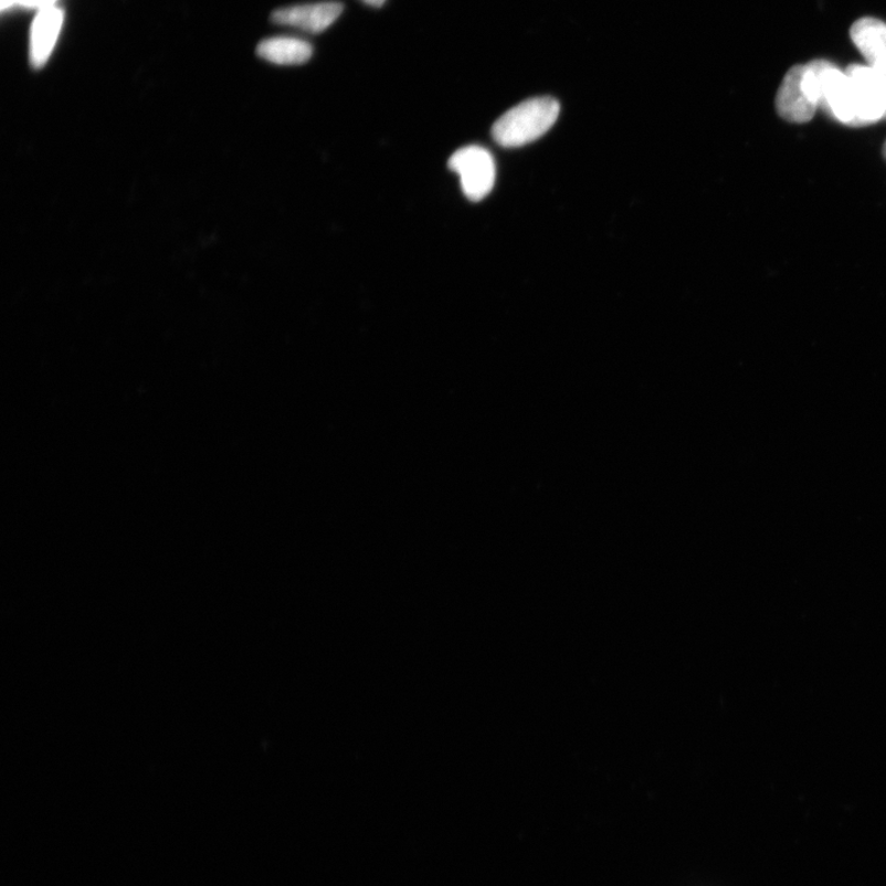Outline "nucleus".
Returning <instances> with one entry per match:
<instances>
[{
    "label": "nucleus",
    "instance_id": "1",
    "mask_svg": "<svg viewBox=\"0 0 886 886\" xmlns=\"http://www.w3.org/2000/svg\"><path fill=\"white\" fill-rule=\"evenodd\" d=\"M560 105L552 97H536L513 107L493 126L495 143L516 148L546 135L557 122Z\"/></svg>",
    "mask_w": 886,
    "mask_h": 886
},
{
    "label": "nucleus",
    "instance_id": "2",
    "mask_svg": "<svg viewBox=\"0 0 886 886\" xmlns=\"http://www.w3.org/2000/svg\"><path fill=\"white\" fill-rule=\"evenodd\" d=\"M809 66L815 75L819 105L836 122L861 127L859 96L848 73L827 61L810 62Z\"/></svg>",
    "mask_w": 886,
    "mask_h": 886
},
{
    "label": "nucleus",
    "instance_id": "7",
    "mask_svg": "<svg viewBox=\"0 0 886 886\" xmlns=\"http://www.w3.org/2000/svg\"><path fill=\"white\" fill-rule=\"evenodd\" d=\"M851 39L867 66L886 73V24L877 18H862L851 28Z\"/></svg>",
    "mask_w": 886,
    "mask_h": 886
},
{
    "label": "nucleus",
    "instance_id": "4",
    "mask_svg": "<svg viewBox=\"0 0 886 886\" xmlns=\"http://www.w3.org/2000/svg\"><path fill=\"white\" fill-rule=\"evenodd\" d=\"M805 66H795L785 74L778 89L776 106L784 120L793 124H805L814 117L819 103L809 92L804 81Z\"/></svg>",
    "mask_w": 886,
    "mask_h": 886
},
{
    "label": "nucleus",
    "instance_id": "9",
    "mask_svg": "<svg viewBox=\"0 0 886 886\" xmlns=\"http://www.w3.org/2000/svg\"><path fill=\"white\" fill-rule=\"evenodd\" d=\"M56 0H17V4L30 8V9H42L50 6H55Z\"/></svg>",
    "mask_w": 886,
    "mask_h": 886
},
{
    "label": "nucleus",
    "instance_id": "11",
    "mask_svg": "<svg viewBox=\"0 0 886 886\" xmlns=\"http://www.w3.org/2000/svg\"><path fill=\"white\" fill-rule=\"evenodd\" d=\"M15 4H17V0H2V9L3 10H7L8 8L13 7Z\"/></svg>",
    "mask_w": 886,
    "mask_h": 886
},
{
    "label": "nucleus",
    "instance_id": "12",
    "mask_svg": "<svg viewBox=\"0 0 886 886\" xmlns=\"http://www.w3.org/2000/svg\"><path fill=\"white\" fill-rule=\"evenodd\" d=\"M884 157L886 159V143H885V146H884Z\"/></svg>",
    "mask_w": 886,
    "mask_h": 886
},
{
    "label": "nucleus",
    "instance_id": "6",
    "mask_svg": "<svg viewBox=\"0 0 886 886\" xmlns=\"http://www.w3.org/2000/svg\"><path fill=\"white\" fill-rule=\"evenodd\" d=\"M64 13L57 6L39 10L32 23L30 61L32 67L40 70L48 63L62 30Z\"/></svg>",
    "mask_w": 886,
    "mask_h": 886
},
{
    "label": "nucleus",
    "instance_id": "8",
    "mask_svg": "<svg viewBox=\"0 0 886 886\" xmlns=\"http://www.w3.org/2000/svg\"><path fill=\"white\" fill-rule=\"evenodd\" d=\"M257 55L279 66H296L310 60L313 46L299 38L276 36L259 43Z\"/></svg>",
    "mask_w": 886,
    "mask_h": 886
},
{
    "label": "nucleus",
    "instance_id": "10",
    "mask_svg": "<svg viewBox=\"0 0 886 886\" xmlns=\"http://www.w3.org/2000/svg\"><path fill=\"white\" fill-rule=\"evenodd\" d=\"M362 2L371 7L380 8L386 3V0H362Z\"/></svg>",
    "mask_w": 886,
    "mask_h": 886
},
{
    "label": "nucleus",
    "instance_id": "3",
    "mask_svg": "<svg viewBox=\"0 0 886 886\" xmlns=\"http://www.w3.org/2000/svg\"><path fill=\"white\" fill-rule=\"evenodd\" d=\"M449 167L457 172L462 190L472 201L483 200L494 188L496 168L488 149L464 147L450 158Z\"/></svg>",
    "mask_w": 886,
    "mask_h": 886
},
{
    "label": "nucleus",
    "instance_id": "5",
    "mask_svg": "<svg viewBox=\"0 0 886 886\" xmlns=\"http://www.w3.org/2000/svg\"><path fill=\"white\" fill-rule=\"evenodd\" d=\"M344 6L338 2L294 6L276 10L275 24L295 28L308 34H319L341 15Z\"/></svg>",
    "mask_w": 886,
    "mask_h": 886
}]
</instances>
